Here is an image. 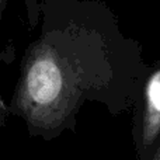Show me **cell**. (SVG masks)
<instances>
[{"label": "cell", "mask_w": 160, "mask_h": 160, "mask_svg": "<svg viewBox=\"0 0 160 160\" xmlns=\"http://www.w3.org/2000/svg\"><path fill=\"white\" fill-rule=\"evenodd\" d=\"M82 32L75 22L45 14L42 32L28 45L7 110L31 136L52 138L63 129L86 86Z\"/></svg>", "instance_id": "1"}, {"label": "cell", "mask_w": 160, "mask_h": 160, "mask_svg": "<svg viewBox=\"0 0 160 160\" xmlns=\"http://www.w3.org/2000/svg\"><path fill=\"white\" fill-rule=\"evenodd\" d=\"M160 132V69L149 79L145 94V115L142 127L143 143L149 145Z\"/></svg>", "instance_id": "2"}, {"label": "cell", "mask_w": 160, "mask_h": 160, "mask_svg": "<svg viewBox=\"0 0 160 160\" xmlns=\"http://www.w3.org/2000/svg\"><path fill=\"white\" fill-rule=\"evenodd\" d=\"M8 2H10V0H0V22H2L3 14H4L6 8H7V6H8Z\"/></svg>", "instance_id": "3"}, {"label": "cell", "mask_w": 160, "mask_h": 160, "mask_svg": "<svg viewBox=\"0 0 160 160\" xmlns=\"http://www.w3.org/2000/svg\"><path fill=\"white\" fill-rule=\"evenodd\" d=\"M153 160H160V145H159V148H158V150H156V153H155V156H153Z\"/></svg>", "instance_id": "4"}, {"label": "cell", "mask_w": 160, "mask_h": 160, "mask_svg": "<svg viewBox=\"0 0 160 160\" xmlns=\"http://www.w3.org/2000/svg\"><path fill=\"white\" fill-rule=\"evenodd\" d=\"M3 108H6V105H4V104H3L2 98H0V112H2V110H3ZM6 110H7V108H6ZM7 111H8V110H7Z\"/></svg>", "instance_id": "5"}]
</instances>
